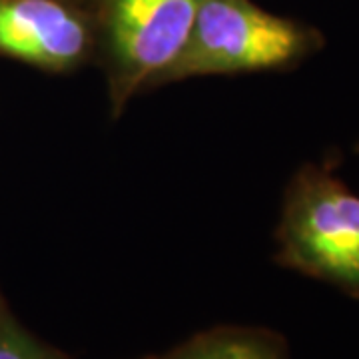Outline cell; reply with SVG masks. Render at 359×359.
Listing matches in <instances>:
<instances>
[{"mask_svg":"<svg viewBox=\"0 0 359 359\" xmlns=\"http://www.w3.org/2000/svg\"><path fill=\"white\" fill-rule=\"evenodd\" d=\"M320 46V32L268 13L252 0H202L186 44L154 86L292 68Z\"/></svg>","mask_w":359,"mask_h":359,"instance_id":"6da1fadb","label":"cell"},{"mask_svg":"<svg viewBox=\"0 0 359 359\" xmlns=\"http://www.w3.org/2000/svg\"><path fill=\"white\" fill-rule=\"evenodd\" d=\"M276 262L359 299V196L330 168L306 164L283 198Z\"/></svg>","mask_w":359,"mask_h":359,"instance_id":"7a4b0ae2","label":"cell"},{"mask_svg":"<svg viewBox=\"0 0 359 359\" xmlns=\"http://www.w3.org/2000/svg\"><path fill=\"white\" fill-rule=\"evenodd\" d=\"M202 0H104L106 80L112 114L174 62Z\"/></svg>","mask_w":359,"mask_h":359,"instance_id":"3957f363","label":"cell"},{"mask_svg":"<svg viewBox=\"0 0 359 359\" xmlns=\"http://www.w3.org/2000/svg\"><path fill=\"white\" fill-rule=\"evenodd\" d=\"M94 52L88 20L60 0H0V54L46 72H72Z\"/></svg>","mask_w":359,"mask_h":359,"instance_id":"277c9868","label":"cell"},{"mask_svg":"<svg viewBox=\"0 0 359 359\" xmlns=\"http://www.w3.org/2000/svg\"><path fill=\"white\" fill-rule=\"evenodd\" d=\"M138 359H290V351L282 335L264 327L216 325Z\"/></svg>","mask_w":359,"mask_h":359,"instance_id":"5b68a950","label":"cell"},{"mask_svg":"<svg viewBox=\"0 0 359 359\" xmlns=\"http://www.w3.org/2000/svg\"><path fill=\"white\" fill-rule=\"evenodd\" d=\"M0 359H72L32 335L0 302Z\"/></svg>","mask_w":359,"mask_h":359,"instance_id":"8992f818","label":"cell"},{"mask_svg":"<svg viewBox=\"0 0 359 359\" xmlns=\"http://www.w3.org/2000/svg\"><path fill=\"white\" fill-rule=\"evenodd\" d=\"M355 152H358V154H359V144H358V146H355Z\"/></svg>","mask_w":359,"mask_h":359,"instance_id":"52a82bcc","label":"cell"},{"mask_svg":"<svg viewBox=\"0 0 359 359\" xmlns=\"http://www.w3.org/2000/svg\"><path fill=\"white\" fill-rule=\"evenodd\" d=\"M0 302H2V297H0Z\"/></svg>","mask_w":359,"mask_h":359,"instance_id":"ba28073f","label":"cell"}]
</instances>
